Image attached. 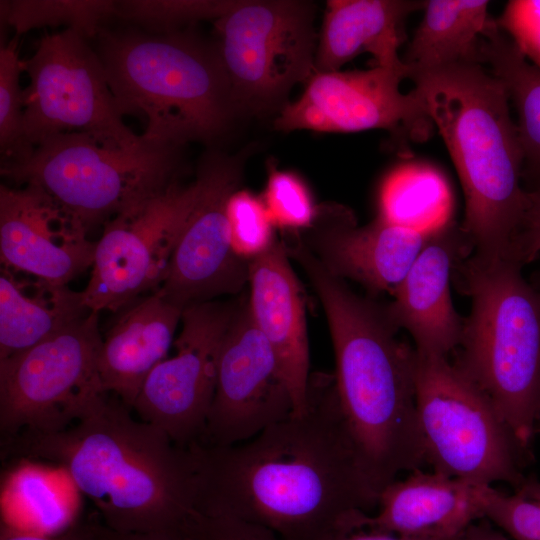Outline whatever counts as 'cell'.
Wrapping results in <instances>:
<instances>
[{
	"label": "cell",
	"instance_id": "cell-1",
	"mask_svg": "<svg viewBox=\"0 0 540 540\" xmlns=\"http://www.w3.org/2000/svg\"><path fill=\"white\" fill-rule=\"evenodd\" d=\"M202 515L261 526L281 540H326L377 507L338 402L334 376L310 378L301 414L232 446H191Z\"/></svg>",
	"mask_w": 540,
	"mask_h": 540
},
{
	"label": "cell",
	"instance_id": "cell-2",
	"mask_svg": "<svg viewBox=\"0 0 540 540\" xmlns=\"http://www.w3.org/2000/svg\"><path fill=\"white\" fill-rule=\"evenodd\" d=\"M131 411L103 393L69 427L22 433L4 447L59 465L113 531L193 540L202 515L194 452Z\"/></svg>",
	"mask_w": 540,
	"mask_h": 540
},
{
	"label": "cell",
	"instance_id": "cell-3",
	"mask_svg": "<svg viewBox=\"0 0 540 540\" xmlns=\"http://www.w3.org/2000/svg\"><path fill=\"white\" fill-rule=\"evenodd\" d=\"M323 306L336 360L340 409L380 492L426 462L415 395L416 350L397 338L384 306L358 296L297 240L287 246Z\"/></svg>",
	"mask_w": 540,
	"mask_h": 540
},
{
	"label": "cell",
	"instance_id": "cell-4",
	"mask_svg": "<svg viewBox=\"0 0 540 540\" xmlns=\"http://www.w3.org/2000/svg\"><path fill=\"white\" fill-rule=\"evenodd\" d=\"M457 170L474 254L508 257L527 206L524 156L503 83L479 63L408 75Z\"/></svg>",
	"mask_w": 540,
	"mask_h": 540
},
{
	"label": "cell",
	"instance_id": "cell-5",
	"mask_svg": "<svg viewBox=\"0 0 540 540\" xmlns=\"http://www.w3.org/2000/svg\"><path fill=\"white\" fill-rule=\"evenodd\" d=\"M95 38L121 113L145 120L144 140L182 148L228 129L237 108L216 44L181 30L102 28Z\"/></svg>",
	"mask_w": 540,
	"mask_h": 540
},
{
	"label": "cell",
	"instance_id": "cell-6",
	"mask_svg": "<svg viewBox=\"0 0 540 540\" xmlns=\"http://www.w3.org/2000/svg\"><path fill=\"white\" fill-rule=\"evenodd\" d=\"M522 267L477 254L457 264L471 312L454 363L493 403L521 449L540 418V292Z\"/></svg>",
	"mask_w": 540,
	"mask_h": 540
},
{
	"label": "cell",
	"instance_id": "cell-7",
	"mask_svg": "<svg viewBox=\"0 0 540 540\" xmlns=\"http://www.w3.org/2000/svg\"><path fill=\"white\" fill-rule=\"evenodd\" d=\"M180 150L148 141L136 150L109 148L86 133L63 132L0 171L18 186L43 190L89 232L177 181Z\"/></svg>",
	"mask_w": 540,
	"mask_h": 540
},
{
	"label": "cell",
	"instance_id": "cell-8",
	"mask_svg": "<svg viewBox=\"0 0 540 540\" xmlns=\"http://www.w3.org/2000/svg\"><path fill=\"white\" fill-rule=\"evenodd\" d=\"M415 395L426 462L479 485L517 486L521 449L489 398L447 357L416 352Z\"/></svg>",
	"mask_w": 540,
	"mask_h": 540
},
{
	"label": "cell",
	"instance_id": "cell-9",
	"mask_svg": "<svg viewBox=\"0 0 540 540\" xmlns=\"http://www.w3.org/2000/svg\"><path fill=\"white\" fill-rule=\"evenodd\" d=\"M103 337L98 312L86 315L18 354L0 360V430L61 431L103 392L98 357Z\"/></svg>",
	"mask_w": 540,
	"mask_h": 540
},
{
	"label": "cell",
	"instance_id": "cell-10",
	"mask_svg": "<svg viewBox=\"0 0 540 540\" xmlns=\"http://www.w3.org/2000/svg\"><path fill=\"white\" fill-rule=\"evenodd\" d=\"M22 70L29 76L24 131L33 147L63 132L86 133L109 148L136 150L145 144L124 124L99 56L77 31L44 34Z\"/></svg>",
	"mask_w": 540,
	"mask_h": 540
},
{
	"label": "cell",
	"instance_id": "cell-11",
	"mask_svg": "<svg viewBox=\"0 0 540 540\" xmlns=\"http://www.w3.org/2000/svg\"><path fill=\"white\" fill-rule=\"evenodd\" d=\"M313 18L309 2L237 0L216 20V45L237 110L275 107L314 74Z\"/></svg>",
	"mask_w": 540,
	"mask_h": 540
},
{
	"label": "cell",
	"instance_id": "cell-12",
	"mask_svg": "<svg viewBox=\"0 0 540 540\" xmlns=\"http://www.w3.org/2000/svg\"><path fill=\"white\" fill-rule=\"evenodd\" d=\"M198 191L196 179L187 186L177 180L104 224L91 277L82 291L89 310L116 313L162 287Z\"/></svg>",
	"mask_w": 540,
	"mask_h": 540
},
{
	"label": "cell",
	"instance_id": "cell-13",
	"mask_svg": "<svg viewBox=\"0 0 540 540\" xmlns=\"http://www.w3.org/2000/svg\"><path fill=\"white\" fill-rule=\"evenodd\" d=\"M406 76V66L315 71L303 95L280 110L275 128L325 133L384 129L403 143L424 141L434 124L416 88L407 94L400 91Z\"/></svg>",
	"mask_w": 540,
	"mask_h": 540
},
{
	"label": "cell",
	"instance_id": "cell-14",
	"mask_svg": "<svg viewBox=\"0 0 540 540\" xmlns=\"http://www.w3.org/2000/svg\"><path fill=\"white\" fill-rule=\"evenodd\" d=\"M237 306L207 301L183 310L176 353L145 380L133 405L139 418L181 447L200 444L212 405L221 345Z\"/></svg>",
	"mask_w": 540,
	"mask_h": 540
},
{
	"label": "cell",
	"instance_id": "cell-15",
	"mask_svg": "<svg viewBox=\"0 0 540 540\" xmlns=\"http://www.w3.org/2000/svg\"><path fill=\"white\" fill-rule=\"evenodd\" d=\"M241 174L236 157L209 153L197 171L196 200L187 215L168 277L156 291L183 310L223 294H236L248 283L249 262L232 250L227 203Z\"/></svg>",
	"mask_w": 540,
	"mask_h": 540
},
{
	"label": "cell",
	"instance_id": "cell-16",
	"mask_svg": "<svg viewBox=\"0 0 540 540\" xmlns=\"http://www.w3.org/2000/svg\"><path fill=\"white\" fill-rule=\"evenodd\" d=\"M277 358L256 326L248 303L237 306L223 339L215 393L202 445L246 442L293 414Z\"/></svg>",
	"mask_w": 540,
	"mask_h": 540
},
{
	"label": "cell",
	"instance_id": "cell-17",
	"mask_svg": "<svg viewBox=\"0 0 540 540\" xmlns=\"http://www.w3.org/2000/svg\"><path fill=\"white\" fill-rule=\"evenodd\" d=\"M40 188L0 186V256L5 268L58 286L92 267L97 242Z\"/></svg>",
	"mask_w": 540,
	"mask_h": 540
},
{
	"label": "cell",
	"instance_id": "cell-18",
	"mask_svg": "<svg viewBox=\"0 0 540 540\" xmlns=\"http://www.w3.org/2000/svg\"><path fill=\"white\" fill-rule=\"evenodd\" d=\"M473 247L462 227L444 222L431 234L384 306L390 322L409 332L418 354L447 357L458 348L465 319L456 311L450 289L457 264Z\"/></svg>",
	"mask_w": 540,
	"mask_h": 540
},
{
	"label": "cell",
	"instance_id": "cell-19",
	"mask_svg": "<svg viewBox=\"0 0 540 540\" xmlns=\"http://www.w3.org/2000/svg\"><path fill=\"white\" fill-rule=\"evenodd\" d=\"M310 243L305 244L337 278L360 283L373 293L393 294L426 244L431 229L397 224L377 216L358 226L343 206L317 216Z\"/></svg>",
	"mask_w": 540,
	"mask_h": 540
},
{
	"label": "cell",
	"instance_id": "cell-20",
	"mask_svg": "<svg viewBox=\"0 0 540 540\" xmlns=\"http://www.w3.org/2000/svg\"><path fill=\"white\" fill-rule=\"evenodd\" d=\"M248 306L270 344L293 401V414L306 410L310 383L309 344L302 289L285 244L275 241L249 262Z\"/></svg>",
	"mask_w": 540,
	"mask_h": 540
},
{
	"label": "cell",
	"instance_id": "cell-21",
	"mask_svg": "<svg viewBox=\"0 0 540 540\" xmlns=\"http://www.w3.org/2000/svg\"><path fill=\"white\" fill-rule=\"evenodd\" d=\"M485 486L416 469L387 485L378 512L360 513L356 524L403 536L455 538L484 518Z\"/></svg>",
	"mask_w": 540,
	"mask_h": 540
},
{
	"label": "cell",
	"instance_id": "cell-22",
	"mask_svg": "<svg viewBox=\"0 0 540 540\" xmlns=\"http://www.w3.org/2000/svg\"><path fill=\"white\" fill-rule=\"evenodd\" d=\"M182 314V308L158 292L143 295L116 312L98 357L103 392L115 394L132 409L149 374L167 358Z\"/></svg>",
	"mask_w": 540,
	"mask_h": 540
},
{
	"label": "cell",
	"instance_id": "cell-23",
	"mask_svg": "<svg viewBox=\"0 0 540 540\" xmlns=\"http://www.w3.org/2000/svg\"><path fill=\"white\" fill-rule=\"evenodd\" d=\"M426 1L330 0L324 16L315 68H340L362 52L373 55L377 66L404 67L398 54L402 22Z\"/></svg>",
	"mask_w": 540,
	"mask_h": 540
},
{
	"label": "cell",
	"instance_id": "cell-24",
	"mask_svg": "<svg viewBox=\"0 0 540 540\" xmlns=\"http://www.w3.org/2000/svg\"><path fill=\"white\" fill-rule=\"evenodd\" d=\"M82 292L68 286L0 275V360L38 344L86 315Z\"/></svg>",
	"mask_w": 540,
	"mask_h": 540
},
{
	"label": "cell",
	"instance_id": "cell-25",
	"mask_svg": "<svg viewBox=\"0 0 540 540\" xmlns=\"http://www.w3.org/2000/svg\"><path fill=\"white\" fill-rule=\"evenodd\" d=\"M486 0H428L402 62L407 76L462 63L482 64L480 43L493 24Z\"/></svg>",
	"mask_w": 540,
	"mask_h": 540
},
{
	"label": "cell",
	"instance_id": "cell-26",
	"mask_svg": "<svg viewBox=\"0 0 540 540\" xmlns=\"http://www.w3.org/2000/svg\"><path fill=\"white\" fill-rule=\"evenodd\" d=\"M480 54L514 104L524 156L523 177L532 186L540 182V69L499 30L495 20L481 39Z\"/></svg>",
	"mask_w": 540,
	"mask_h": 540
},
{
	"label": "cell",
	"instance_id": "cell-27",
	"mask_svg": "<svg viewBox=\"0 0 540 540\" xmlns=\"http://www.w3.org/2000/svg\"><path fill=\"white\" fill-rule=\"evenodd\" d=\"M447 198L446 186L436 172L404 165L382 183L378 216L405 226L431 229L443 224L437 220L444 215Z\"/></svg>",
	"mask_w": 540,
	"mask_h": 540
},
{
	"label": "cell",
	"instance_id": "cell-28",
	"mask_svg": "<svg viewBox=\"0 0 540 540\" xmlns=\"http://www.w3.org/2000/svg\"><path fill=\"white\" fill-rule=\"evenodd\" d=\"M117 1L111 0H13L1 1V23L20 36L34 28L63 25L83 35L96 37L101 23L116 17Z\"/></svg>",
	"mask_w": 540,
	"mask_h": 540
},
{
	"label": "cell",
	"instance_id": "cell-29",
	"mask_svg": "<svg viewBox=\"0 0 540 540\" xmlns=\"http://www.w3.org/2000/svg\"><path fill=\"white\" fill-rule=\"evenodd\" d=\"M18 37L0 49V150L1 163H15L28 158L34 147L24 131L23 89L20 86L22 60Z\"/></svg>",
	"mask_w": 540,
	"mask_h": 540
},
{
	"label": "cell",
	"instance_id": "cell-30",
	"mask_svg": "<svg viewBox=\"0 0 540 540\" xmlns=\"http://www.w3.org/2000/svg\"><path fill=\"white\" fill-rule=\"evenodd\" d=\"M237 0H124L117 1L116 17L142 27L147 33L180 31L204 19H219Z\"/></svg>",
	"mask_w": 540,
	"mask_h": 540
},
{
	"label": "cell",
	"instance_id": "cell-31",
	"mask_svg": "<svg viewBox=\"0 0 540 540\" xmlns=\"http://www.w3.org/2000/svg\"><path fill=\"white\" fill-rule=\"evenodd\" d=\"M515 487L514 493L506 494L486 485L484 518L514 540H540V482L524 478Z\"/></svg>",
	"mask_w": 540,
	"mask_h": 540
},
{
	"label": "cell",
	"instance_id": "cell-32",
	"mask_svg": "<svg viewBox=\"0 0 540 540\" xmlns=\"http://www.w3.org/2000/svg\"><path fill=\"white\" fill-rule=\"evenodd\" d=\"M227 217L233 252L250 262L266 252L276 241L274 224L261 197L236 189L228 199Z\"/></svg>",
	"mask_w": 540,
	"mask_h": 540
},
{
	"label": "cell",
	"instance_id": "cell-33",
	"mask_svg": "<svg viewBox=\"0 0 540 540\" xmlns=\"http://www.w3.org/2000/svg\"><path fill=\"white\" fill-rule=\"evenodd\" d=\"M275 227L311 228L319 209L306 183L296 173L272 167L261 197Z\"/></svg>",
	"mask_w": 540,
	"mask_h": 540
},
{
	"label": "cell",
	"instance_id": "cell-34",
	"mask_svg": "<svg viewBox=\"0 0 540 540\" xmlns=\"http://www.w3.org/2000/svg\"><path fill=\"white\" fill-rule=\"evenodd\" d=\"M522 55L540 69V0H510L495 20Z\"/></svg>",
	"mask_w": 540,
	"mask_h": 540
},
{
	"label": "cell",
	"instance_id": "cell-35",
	"mask_svg": "<svg viewBox=\"0 0 540 540\" xmlns=\"http://www.w3.org/2000/svg\"><path fill=\"white\" fill-rule=\"evenodd\" d=\"M526 191L527 206L508 256L522 266L540 258V182Z\"/></svg>",
	"mask_w": 540,
	"mask_h": 540
},
{
	"label": "cell",
	"instance_id": "cell-36",
	"mask_svg": "<svg viewBox=\"0 0 540 540\" xmlns=\"http://www.w3.org/2000/svg\"><path fill=\"white\" fill-rule=\"evenodd\" d=\"M193 540H281L271 531L239 519L202 515Z\"/></svg>",
	"mask_w": 540,
	"mask_h": 540
},
{
	"label": "cell",
	"instance_id": "cell-37",
	"mask_svg": "<svg viewBox=\"0 0 540 540\" xmlns=\"http://www.w3.org/2000/svg\"><path fill=\"white\" fill-rule=\"evenodd\" d=\"M1 540H95V523L77 524L53 535L26 532L6 527Z\"/></svg>",
	"mask_w": 540,
	"mask_h": 540
},
{
	"label": "cell",
	"instance_id": "cell-38",
	"mask_svg": "<svg viewBox=\"0 0 540 540\" xmlns=\"http://www.w3.org/2000/svg\"><path fill=\"white\" fill-rule=\"evenodd\" d=\"M461 535L450 539L412 537L390 533L360 524H344L335 530L326 540H459Z\"/></svg>",
	"mask_w": 540,
	"mask_h": 540
},
{
	"label": "cell",
	"instance_id": "cell-39",
	"mask_svg": "<svg viewBox=\"0 0 540 540\" xmlns=\"http://www.w3.org/2000/svg\"><path fill=\"white\" fill-rule=\"evenodd\" d=\"M95 540H177L160 534L120 533L95 523Z\"/></svg>",
	"mask_w": 540,
	"mask_h": 540
},
{
	"label": "cell",
	"instance_id": "cell-40",
	"mask_svg": "<svg viewBox=\"0 0 540 540\" xmlns=\"http://www.w3.org/2000/svg\"><path fill=\"white\" fill-rule=\"evenodd\" d=\"M481 519L480 523L469 526L460 536L459 540H508L501 532L494 529L491 524Z\"/></svg>",
	"mask_w": 540,
	"mask_h": 540
},
{
	"label": "cell",
	"instance_id": "cell-41",
	"mask_svg": "<svg viewBox=\"0 0 540 540\" xmlns=\"http://www.w3.org/2000/svg\"><path fill=\"white\" fill-rule=\"evenodd\" d=\"M531 284L540 292V269L533 274Z\"/></svg>",
	"mask_w": 540,
	"mask_h": 540
}]
</instances>
